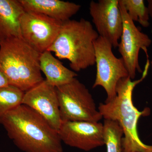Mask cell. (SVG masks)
I'll list each match as a JSON object with an SVG mask.
<instances>
[{"mask_svg":"<svg viewBox=\"0 0 152 152\" xmlns=\"http://www.w3.org/2000/svg\"><path fill=\"white\" fill-rule=\"evenodd\" d=\"M9 137L24 152H63L58 131L29 107L21 104L0 116Z\"/></svg>","mask_w":152,"mask_h":152,"instance_id":"6da1fadb","label":"cell"},{"mask_svg":"<svg viewBox=\"0 0 152 152\" xmlns=\"http://www.w3.org/2000/svg\"><path fill=\"white\" fill-rule=\"evenodd\" d=\"M148 70L144 69L142 77L137 80L132 81L129 77L121 79L117 84L116 97L108 102L100 104L98 107L104 119L116 121L123 128L122 152H152V145L142 142L137 129L139 119L148 115L150 109L140 111L132 99L134 89L146 77Z\"/></svg>","mask_w":152,"mask_h":152,"instance_id":"7a4b0ae2","label":"cell"},{"mask_svg":"<svg viewBox=\"0 0 152 152\" xmlns=\"http://www.w3.org/2000/svg\"><path fill=\"white\" fill-rule=\"evenodd\" d=\"M99 37L89 21L70 19L63 23L48 51L60 59L68 60L72 70L80 72L96 64L94 42Z\"/></svg>","mask_w":152,"mask_h":152,"instance_id":"3957f363","label":"cell"},{"mask_svg":"<svg viewBox=\"0 0 152 152\" xmlns=\"http://www.w3.org/2000/svg\"><path fill=\"white\" fill-rule=\"evenodd\" d=\"M41 53L21 38L0 42V72L9 85L27 91L44 80L40 68Z\"/></svg>","mask_w":152,"mask_h":152,"instance_id":"277c9868","label":"cell"},{"mask_svg":"<svg viewBox=\"0 0 152 152\" xmlns=\"http://www.w3.org/2000/svg\"><path fill=\"white\" fill-rule=\"evenodd\" d=\"M56 89L62 121L99 122L102 118L92 95L76 78Z\"/></svg>","mask_w":152,"mask_h":152,"instance_id":"5b68a950","label":"cell"},{"mask_svg":"<svg viewBox=\"0 0 152 152\" xmlns=\"http://www.w3.org/2000/svg\"><path fill=\"white\" fill-rule=\"evenodd\" d=\"M96 75L93 88H103L107 93L105 103L113 100L116 97V87L121 79L129 77V73L121 58L114 55L111 44L99 36L94 42Z\"/></svg>","mask_w":152,"mask_h":152,"instance_id":"8992f818","label":"cell"},{"mask_svg":"<svg viewBox=\"0 0 152 152\" xmlns=\"http://www.w3.org/2000/svg\"><path fill=\"white\" fill-rule=\"evenodd\" d=\"M120 10L123 21L122 34L118 45V50L121 56L129 77L133 80L135 78L136 72L142 73L139 64L140 50L145 53L149 60L148 49L152 41L148 36L142 32L137 27L129 15L121 0H119Z\"/></svg>","mask_w":152,"mask_h":152,"instance_id":"52a82bcc","label":"cell"},{"mask_svg":"<svg viewBox=\"0 0 152 152\" xmlns=\"http://www.w3.org/2000/svg\"><path fill=\"white\" fill-rule=\"evenodd\" d=\"M63 23L43 14L25 11L20 19L21 38L40 53L54 42Z\"/></svg>","mask_w":152,"mask_h":152,"instance_id":"ba28073f","label":"cell"},{"mask_svg":"<svg viewBox=\"0 0 152 152\" xmlns=\"http://www.w3.org/2000/svg\"><path fill=\"white\" fill-rule=\"evenodd\" d=\"M89 12L99 36L108 41L113 48H117L123 29L119 0L91 1Z\"/></svg>","mask_w":152,"mask_h":152,"instance_id":"9c48e42d","label":"cell"},{"mask_svg":"<svg viewBox=\"0 0 152 152\" xmlns=\"http://www.w3.org/2000/svg\"><path fill=\"white\" fill-rule=\"evenodd\" d=\"M58 133L62 142L85 151L104 145L103 124L99 122L62 121Z\"/></svg>","mask_w":152,"mask_h":152,"instance_id":"30bf717a","label":"cell"},{"mask_svg":"<svg viewBox=\"0 0 152 152\" xmlns=\"http://www.w3.org/2000/svg\"><path fill=\"white\" fill-rule=\"evenodd\" d=\"M22 104L35 111L58 132L62 121L56 87L44 80L25 92Z\"/></svg>","mask_w":152,"mask_h":152,"instance_id":"8fae6325","label":"cell"},{"mask_svg":"<svg viewBox=\"0 0 152 152\" xmlns=\"http://www.w3.org/2000/svg\"><path fill=\"white\" fill-rule=\"evenodd\" d=\"M25 10L43 14L59 21L70 20L81 6L75 3L60 0H19Z\"/></svg>","mask_w":152,"mask_h":152,"instance_id":"7c38bea8","label":"cell"},{"mask_svg":"<svg viewBox=\"0 0 152 152\" xmlns=\"http://www.w3.org/2000/svg\"><path fill=\"white\" fill-rule=\"evenodd\" d=\"M25 11L19 0H0V42L21 38L20 19Z\"/></svg>","mask_w":152,"mask_h":152,"instance_id":"4fadbf2b","label":"cell"},{"mask_svg":"<svg viewBox=\"0 0 152 152\" xmlns=\"http://www.w3.org/2000/svg\"><path fill=\"white\" fill-rule=\"evenodd\" d=\"M39 62L41 72L45 76L46 80L55 87L67 84L78 76L75 72L65 66L49 51L41 53Z\"/></svg>","mask_w":152,"mask_h":152,"instance_id":"5bb4252c","label":"cell"},{"mask_svg":"<svg viewBox=\"0 0 152 152\" xmlns=\"http://www.w3.org/2000/svg\"><path fill=\"white\" fill-rule=\"evenodd\" d=\"M103 124L104 144L107 152H122V140L124 131L116 121L104 119Z\"/></svg>","mask_w":152,"mask_h":152,"instance_id":"9a60e30c","label":"cell"},{"mask_svg":"<svg viewBox=\"0 0 152 152\" xmlns=\"http://www.w3.org/2000/svg\"><path fill=\"white\" fill-rule=\"evenodd\" d=\"M24 93L11 85L0 88V116L21 104Z\"/></svg>","mask_w":152,"mask_h":152,"instance_id":"2e32d148","label":"cell"},{"mask_svg":"<svg viewBox=\"0 0 152 152\" xmlns=\"http://www.w3.org/2000/svg\"><path fill=\"white\" fill-rule=\"evenodd\" d=\"M129 17L145 28L149 26L150 15L143 0H121Z\"/></svg>","mask_w":152,"mask_h":152,"instance_id":"e0dca14e","label":"cell"},{"mask_svg":"<svg viewBox=\"0 0 152 152\" xmlns=\"http://www.w3.org/2000/svg\"><path fill=\"white\" fill-rule=\"evenodd\" d=\"M8 81L4 74L0 72V88L9 86Z\"/></svg>","mask_w":152,"mask_h":152,"instance_id":"ac0fdd59","label":"cell"},{"mask_svg":"<svg viewBox=\"0 0 152 152\" xmlns=\"http://www.w3.org/2000/svg\"><path fill=\"white\" fill-rule=\"evenodd\" d=\"M147 7L148 10L150 18L152 20V0H148Z\"/></svg>","mask_w":152,"mask_h":152,"instance_id":"d6986e66","label":"cell"},{"mask_svg":"<svg viewBox=\"0 0 152 152\" xmlns=\"http://www.w3.org/2000/svg\"><path fill=\"white\" fill-rule=\"evenodd\" d=\"M150 65L151 66V68L152 74V58L151 63H150Z\"/></svg>","mask_w":152,"mask_h":152,"instance_id":"ffe728a7","label":"cell"}]
</instances>
